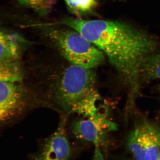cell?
<instances>
[{
    "label": "cell",
    "instance_id": "obj_2",
    "mask_svg": "<svg viewBox=\"0 0 160 160\" xmlns=\"http://www.w3.org/2000/svg\"><path fill=\"white\" fill-rule=\"evenodd\" d=\"M56 82L51 99L61 111L71 114L86 99L99 94L96 88V75L92 69L72 64Z\"/></svg>",
    "mask_w": 160,
    "mask_h": 160
},
{
    "label": "cell",
    "instance_id": "obj_5",
    "mask_svg": "<svg viewBox=\"0 0 160 160\" xmlns=\"http://www.w3.org/2000/svg\"><path fill=\"white\" fill-rule=\"evenodd\" d=\"M107 113L99 110L94 115L74 121L70 127L72 134L79 141L100 147L109 134L117 128L116 124L109 118Z\"/></svg>",
    "mask_w": 160,
    "mask_h": 160
},
{
    "label": "cell",
    "instance_id": "obj_3",
    "mask_svg": "<svg viewBox=\"0 0 160 160\" xmlns=\"http://www.w3.org/2000/svg\"><path fill=\"white\" fill-rule=\"evenodd\" d=\"M46 33L61 54L72 64L93 69L103 62L102 52L73 29L49 28Z\"/></svg>",
    "mask_w": 160,
    "mask_h": 160
},
{
    "label": "cell",
    "instance_id": "obj_8",
    "mask_svg": "<svg viewBox=\"0 0 160 160\" xmlns=\"http://www.w3.org/2000/svg\"><path fill=\"white\" fill-rule=\"evenodd\" d=\"M21 39L17 34L1 32L0 62L17 59L21 52Z\"/></svg>",
    "mask_w": 160,
    "mask_h": 160
},
{
    "label": "cell",
    "instance_id": "obj_14",
    "mask_svg": "<svg viewBox=\"0 0 160 160\" xmlns=\"http://www.w3.org/2000/svg\"><path fill=\"white\" fill-rule=\"evenodd\" d=\"M156 160H160V153H159V154L158 156V157L157 158Z\"/></svg>",
    "mask_w": 160,
    "mask_h": 160
},
{
    "label": "cell",
    "instance_id": "obj_1",
    "mask_svg": "<svg viewBox=\"0 0 160 160\" xmlns=\"http://www.w3.org/2000/svg\"><path fill=\"white\" fill-rule=\"evenodd\" d=\"M58 23L77 31L103 52L129 88L128 102L133 104L141 84V66L157 50L155 39L145 31L118 21L67 17Z\"/></svg>",
    "mask_w": 160,
    "mask_h": 160
},
{
    "label": "cell",
    "instance_id": "obj_11",
    "mask_svg": "<svg viewBox=\"0 0 160 160\" xmlns=\"http://www.w3.org/2000/svg\"><path fill=\"white\" fill-rule=\"evenodd\" d=\"M68 9L71 13L77 16L91 12L97 7L96 0H65Z\"/></svg>",
    "mask_w": 160,
    "mask_h": 160
},
{
    "label": "cell",
    "instance_id": "obj_9",
    "mask_svg": "<svg viewBox=\"0 0 160 160\" xmlns=\"http://www.w3.org/2000/svg\"><path fill=\"white\" fill-rule=\"evenodd\" d=\"M160 79V54L154 53L148 57L140 70V79L142 83Z\"/></svg>",
    "mask_w": 160,
    "mask_h": 160
},
{
    "label": "cell",
    "instance_id": "obj_13",
    "mask_svg": "<svg viewBox=\"0 0 160 160\" xmlns=\"http://www.w3.org/2000/svg\"><path fill=\"white\" fill-rule=\"evenodd\" d=\"M92 160H105L101 152L99 147H95Z\"/></svg>",
    "mask_w": 160,
    "mask_h": 160
},
{
    "label": "cell",
    "instance_id": "obj_10",
    "mask_svg": "<svg viewBox=\"0 0 160 160\" xmlns=\"http://www.w3.org/2000/svg\"><path fill=\"white\" fill-rule=\"evenodd\" d=\"M1 81L19 83L22 79L21 68L17 60L0 62Z\"/></svg>",
    "mask_w": 160,
    "mask_h": 160
},
{
    "label": "cell",
    "instance_id": "obj_4",
    "mask_svg": "<svg viewBox=\"0 0 160 160\" xmlns=\"http://www.w3.org/2000/svg\"><path fill=\"white\" fill-rule=\"evenodd\" d=\"M127 146L133 160H156L160 153V126L139 120L128 135Z\"/></svg>",
    "mask_w": 160,
    "mask_h": 160
},
{
    "label": "cell",
    "instance_id": "obj_12",
    "mask_svg": "<svg viewBox=\"0 0 160 160\" xmlns=\"http://www.w3.org/2000/svg\"><path fill=\"white\" fill-rule=\"evenodd\" d=\"M22 5L33 9L40 15H45L52 9L56 0H17Z\"/></svg>",
    "mask_w": 160,
    "mask_h": 160
},
{
    "label": "cell",
    "instance_id": "obj_7",
    "mask_svg": "<svg viewBox=\"0 0 160 160\" xmlns=\"http://www.w3.org/2000/svg\"><path fill=\"white\" fill-rule=\"evenodd\" d=\"M69 115L62 116L57 129L43 142L38 151L31 155V160H71L72 148L66 131Z\"/></svg>",
    "mask_w": 160,
    "mask_h": 160
},
{
    "label": "cell",
    "instance_id": "obj_6",
    "mask_svg": "<svg viewBox=\"0 0 160 160\" xmlns=\"http://www.w3.org/2000/svg\"><path fill=\"white\" fill-rule=\"evenodd\" d=\"M17 82L1 81L0 85V122L8 124L27 112L31 106L25 94Z\"/></svg>",
    "mask_w": 160,
    "mask_h": 160
}]
</instances>
